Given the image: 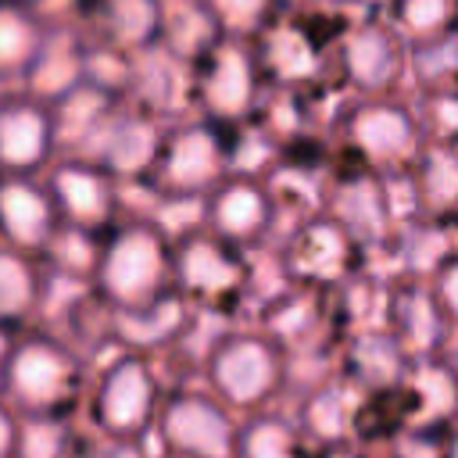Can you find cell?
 <instances>
[{
	"label": "cell",
	"instance_id": "6da1fadb",
	"mask_svg": "<svg viewBox=\"0 0 458 458\" xmlns=\"http://www.w3.org/2000/svg\"><path fill=\"white\" fill-rule=\"evenodd\" d=\"M82 386V369L61 344L32 336L14 344L0 365V390L25 419H61Z\"/></svg>",
	"mask_w": 458,
	"mask_h": 458
},
{
	"label": "cell",
	"instance_id": "7a4b0ae2",
	"mask_svg": "<svg viewBox=\"0 0 458 458\" xmlns=\"http://www.w3.org/2000/svg\"><path fill=\"white\" fill-rule=\"evenodd\" d=\"M157 415V379L143 358L125 354L111 361L93 390V422L114 440L132 444Z\"/></svg>",
	"mask_w": 458,
	"mask_h": 458
},
{
	"label": "cell",
	"instance_id": "3957f363",
	"mask_svg": "<svg viewBox=\"0 0 458 458\" xmlns=\"http://www.w3.org/2000/svg\"><path fill=\"white\" fill-rule=\"evenodd\" d=\"M165 272H168L165 243L157 233H150L143 225L122 229L100 258V286L125 311L157 301Z\"/></svg>",
	"mask_w": 458,
	"mask_h": 458
},
{
	"label": "cell",
	"instance_id": "277c9868",
	"mask_svg": "<svg viewBox=\"0 0 458 458\" xmlns=\"http://www.w3.org/2000/svg\"><path fill=\"white\" fill-rule=\"evenodd\" d=\"M157 433L179 458H233V419L200 390H175L157 408Z\"/></svg>",
	"mask_w": 458,
	"mask_h": 458
},
{
	"label": "cell",
	"instance_id": "5b68a950",
	"mask_svg": "<svg viewBox=\"0 0 458 458\" xmlns=\"http://www.w3.org/2000/svg\"><path fill=\"white\" fill-rule=\"evenodd\" d=\"M208 379H211L215 394L222 401H229L233 408H254L279 386L283 361L268 340L240 333V336H225L211 351Z\"/></svg>",
	"mask_w": 458,
	"mask_h": 458
},
{
	"label": "cell",
	"instance_id": "8992f818",
	"mask_svg": "<svg viewBox=\"0 0 458 458\" xmlns=\"http://www.w3.org/2000/svg\"><path fill=\"white\" fill-rule=\"evenodd\" d=\"M54 140V122L36 104H0V165L11 172L36 168Z\"/></svg>",
	"mask_w": 458,
	"mask_h": 458
},
{
	"label": "cell",
	"instance_id": "52a82bcc",
	"mask_svg": "<svg viewBox=\"0 0 458 458\" xmlns=\"http://www.w3.org/2000/svg\"><path fill=\"white\" fill-rule=\"evenodd\" d=\"M218 165H222V154H218L215 136L208 129L193 125V129H182L179 136H172V143L165 150L161 175L175 190H200L204 182L215 179Z\"/></svg>",
	"mask_w": 458,
	"mask_h": 458
},
{
	"label": "cell",
	"instance_id": "ba28073f",
	"mask_svg": "<svg viewBox=\"0 0 458 458\" xmlns=\"http://www.w3.org/2000/svg\"><path fill=\"white\" fill-rule=\"evenodd\" d=\"M50 225H54L50 200L36 186L21 179L0 182V229L7 233V240L21 247H36L50 236Z\"/></svg>",
	"mask_w": 458,
	"mask_h": 458
},
{
	"label": "cell",
	"instance_id": "9c48e42d",
	"mask_svg": "<svg viewBox=\"0 0 458 458\" xmlns=\"http://www.w3.org/2000/svg\"><path fill=\"white\" fill-rule=\"evenodd\" d=\"M351 132L358 140V147L379 161H390V157H401L411 150V140H415V125L408 118V111L401 107H390V104H372V107H361L351 122Z\"/></svg>",
	"mask_w": 458,
	"mask_h": 458
},
{
	"label": "cell",
	"instance_id": "30bf717a",
	"mask_svg": "<svg viewBox=\"0 0 458 458\" xmlns=\"http://www.w3.org/2000/svg\"><path fill=\"white\" fill-rule=\"evenodd\" d=\"M250 82H254V75H250L247 54L236 47H222L204 75V100L218 114H240L250 104V93H254Z\"/></svg>",
	"mask_w": 458,
	"mask_h": 458
},
{
	"label": "cell",
	"instance_id": "8fae6325",
	"mask_svg": "<svg viewBox=\"0 0 458 458\" xmlns=\"http://www.w3.org/2000/svg\"><path fill=\"white\" fill-rule=\"evenodd\" d=\"M179 279L197 290V293H225L240 283V265L233 261L229 250H222L211 240H193L182 254H179Z\"/></svg>",
	"mask_w": 458,
	"mask_h": 458
},
{
	"label": "cell",
	"instance_id": "7c38bea8",
	"mask_svg": "<svg viewBox=\"0 0 458 458\" xmlns=\"http://www.w3.org/2000/svg\"><path fill=\"white\" fill-rule=\"evenodd\" d=\"M54 197L75 222H86V225L100 222L111 208L104 175H97L93 168H82V165H68L54 175Z\"/></svg>",
	"mask_w": 458,
	"mask_h": 458
},
{
	"label": "cell",
	"instance_id": "4fadbf2b",
	"mask_svg": "<svg viewBox=\"0 0 458 458\" xmlns=\"http://www.w3.org/2000/svg\"><path fill=\"white\" fill-rule=\"evenodd\" d=\"M233 458H297V429L283 415H250L233 433Z\"/></svg>",
	"mask_w": 458,
	"mask_h": 458
},
{
	"label": "cell",
	"instance_id": "5bb4252c",
	"mask_svg": "<svg viewBox=\"0 0 458 458\" xmlns=\"http://www.w3.org/2000/svg\"><path fill=\"white\" fill-rule=\"evenodd\" d=\"M394 68H397V50H394V39L383 29L365 25L361 32H354L347 39V72L361 86H383V82H390Z\"/></svg>",
	"mask_w": 458,
	"mask_h": 458
},
{
	"label": "cell",
	"instance_id": "9a60e30c",
	"mask_svg": "<svg viewBox=\"0 0 458 458\" xmlns=\"http://www.w3.org/2000/svg\"><path fill=\"white\" fill-rule=\"evenodd\" d=\"M268 218V200L250 182H233L215 200V225L225 236H254Z\"/></svg>",
	"mask_w": 458,
	"mask_h": 458
},
{
	"label": "cell",
	"instance_id": "2e32d148",
	"mask_svg": "<svg viewBox=\"0 0 458 458\" xmlns=\"http://www.w3.org/2000/svg\"><path fill=\"white\" fill-rule=\"evenodd\" d=\"M82 72H86L82 54L72 50V47H64V43H57V47L39 43L32 64L25 68V75L32 79V86H36L39 93H47V97H64V93H72V89L82 82Z\"/></svg>",
	"mask_w": 458,
	"mask_h": 458
},
{
	"label": "cell",
	"instance_id": "e0dca14e",
	"mask_svg": "<svg viewBox=\"0 0 458 458\" xmlns=\"http://www.w3.org/2000/svg\"><path fill=\"white\" fill-rule=\"evenodd\" d=\"M43 36L36 29V21L11 4H0V75H14L25 72L39 50Z\"/></svg>",
	"mask_w": 458,
	"mask_h": 458
},
{
	"label": "cell",
	"instance_id": "ac0fdd59",
	"mask_svg": "<svg viewBox=\"0 0 458 458\" xmlns=\"http://www.w3.org/2000/svg\"><path fill=\"white\" fill-rule=\"evenodd\" d=\"M354 422V401L344 386H326V390H315L304 404V426L308 433H315L318 440L326 444H336L347 426Z\"/></svg>",
	"mask_w": 458,
	"mask_h": 458
},
{
	"label": "cell",
	"instance_id": "d6986e66",
	"mask_svg": "<svg viewBox=\"0 0 458 458\" xmlns=\"http://www.w3.org/2000/svg\"><path fill=\"white\" fill-rule=\"evenodd\" d=\"M154 147H157L154 125H147V122H122V125L107 136L104 157H107V165L118 168V172H136L140 165H147V161L154 157Z\"/></svg>",
	"mask_w": 458,
	"mask_h": 458
},
{
	"label": "cell",
	"instance_id": "ffe728a7",
	"mask_svg": "<svg viewBox=\"0 0 458 458\" xmlns=\"http://www.w3.org/2000/svg\"><path fill=\"white\" fill-rule=\"evenodd\" d=\"M107 25L125 43H147L161 25V4L157 0H107L104 4Z\"/></svg>",
	"mask_w": 458,
	"mask_h": 458
},
{
	"label": "cell",
	"instance_id": "44dd1931",
	"mask_svg": "<svg viewBox=\"0 0 458 458\" xmlns=\"http://www.w3.org/2000/svg\"><path fill=\"white\" fill-rule=\"evenodd\" d=\"M36 301V279L32 268L11 254L0 250V318H21Z\"/></svg>",
	"mask_w": 458,
	"mask_h": 458
},
{
	"label": "cell",
	"instance_id": "7402d4cb",
	"mask_svg": "<svg viewBox=\"0 0 458 458\" xmlns=\"http://www.w3.org/2000/svg\"><path fill=\"white\" fill-rule=\"evenodd\" d=\"M68 447V429L57 419H25L14 429L11 458H61Z\"/></svg>",
	"mask_w": 458,
	"mask_h": 458
},
{
	"label": "cell",
	"instance_id": "603a6c76",
	"mask_svg": "<svg viewBox=\"0 0 458 458\" xmlns=\"http://www.w3.org/2000/svg\"><path fill=\"white\" fill-rule=\"evenodd\" d=\"M344 261V236L333 225H311L297 247V265L308 276H336Z\"/></svg>",
	"mask_w": 458,
	"mask_h": 458
},
{
	"label": "cell",
	"instance_id": "cb8c5ba5",
	"mask_svg": "<svg viewBox=\"0 0 458 458\" xmlns=\"http://www.w3.org/2000/svg\"><path fill=\"white\" fill-rule=\"evenodd\" d=\"M415 397L422 401V415H429V422H440L451 415V404H454V379L444 365H426L419 369L415 383H411Z\"/></svg>",
	"mask_w": 458,
	"mask_h": 458
},
{
	"label": "cell",
	"instance_id": "d4e9b609",
	"mask_svg": "<svg viewBox=\"0 0 458 458\" xmlns=\"http://www.w3.org/2000/svg\"><path fill=\"white\" fill-rule=\"evenodd\" d=\"M397 21L415 36H437L451 21V0H401Z\"/></svg>",
	"mask_w": 458,
	"mask_h": 458
},
{
	"label": "cell",
	"instance_id": "484cf974",
	"mask_svg": "<svg viewBox=\"0 0 458 458\" xmlns=\"http://www.w3.org/2000/svg\"><path fill=\"white\" fill-rule=\"evenodd\" d=\"M211 7L229 29H250L268 11V0H211Z\"/></svg>",
	"mask_w": 458,
	"mask_h": 458
},
{
	"label": "cell",
	"instance_id": "4316f807",
	"mask_svg": "<svg viewBox=\"0 0 458 458\" xmlns=\"http://www.w3.org/2000/svg\"><path fill=\"white\" fill-rule=\"evenodd\" d=\"M394 458H451V444L447 437H437L433 429H419L404 444H397Z\"/></svg>",
	"mask_w": 458,
	"mask_h": 458
},
{
	"label": "cell",
	"instance_id": "83f0119b",
	"mask_svg": "<svg viewBox=\"0 0 458 458\" xmlns=\"http://www.w3.org/2000/svg\"><path fill=\"white\" fill-rule=\"evenodd\" d=\"M14 429H18V419H11V411L0 404V458H11V447H14Z\"/></svg>",
	"mask_w": 458,
	"mask_h": 458
},
{
	"label": "cell",
	"instance_id": "f1b7e54d",
	"mask_svg": "<svg viewBox=\"0 0 458 458\" xmlns=\"http://www.w3.org/2000/svg\"><path fill=\"white\" fill-rule=\"evenodd\" d=\"M333 458H365V454H351V451H340V454H333Z\"/></svg>",
	"mask_w": 458,
	"mask_h": 458
},
{
	"label": "cell",
	"instance_id": "f546056e",
	"mask_svg": "<svg viewBox=\"0 0 458 458\" xmlns=\"http://www.w3.org/2000/svg\"><path fill=\"white\" fill-rule=\"evenodd\" d=\"M165 458H179V454H165Z\"/></svg>",
	"mask_w": 458,
	"mask_h": 458
}]
</instances>
